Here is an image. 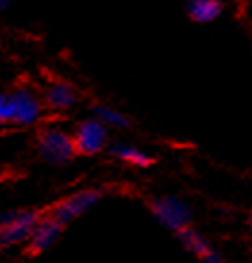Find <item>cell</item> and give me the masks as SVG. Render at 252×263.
Listing matches in <instances>:
<instances>
[{
  "label": "cell",
  "mask_w": 252,
  "mask_h": 263,
  "mask_svg": "<svg viewBox=\"0 0 252 263\" xmlns=\"http://www.w3.org/2000/svg\"><path fill=\"white\" fill-rule=\"evenodd\" d=\"M222 14V2L220 0H191L189 2V15L194 22L208 23Z\"/></svg>",
  "instance_id": "obj_11"
},
{
  "label": "cell",
  "mask_w": 252,
  "mask_h": 263,
  "mask_svg": "<svg viewBox=\"0 0 252 263\" xmlns=\"http://www.w3.org/2000/svg\"><path fill=\"white\" fill-rule=\"evenodd\" d=\"M102 198V190L98 189H83L77 190L74 194H69L67 198H64L62 202L52 208L50 215L54 219L62 223V225H67L75 221L77 217L85 215L87 212H91L95 205L100 202Z\"/></svg>",
  "instance_id": "obj_4"
},
{
  "label": "cell",
  "mask_w": 252,
  "mask_h": 263,
  "mask_svg": "<svg viewBox=\"0 0 252 263\" xmlns=\"http://www.w3.org/2000/svg\"><path fill=\"white\" fill-rule=\"evenodd\" d=\"M95 117H98L108 129H127L129 127V117L121 114L119 110H114L110 106H97L95 108Z\"/></svg>",
  "instance_id": "obj_12"
},
{
  "label": "cell",
  "mask_w": 252,
  "mask_h": 263,
  "mask_svg": "<svg viewBox=\"0 0 252 263\" xmlns=\"http://www.w3.org/2000/svg\"><path fill=\"white\" fill-rule=\"evenodd\" d=\"M223 263H225V261H223Z\"/></svg>",
  "instance_id": "obj_18"
},
{
  "label": "cell",
  "mask_w": 252,
  "mask_h": 263,
  "mask_svg": "<svg viewBox=\"0 0 252 263\" xmlns=\"http://www.w3.org/2000/svg\"><path fill=\"white\" fill-rule=\"evenodd\" d=\"M0 121L2 123H14V100L12 95L0 92Z\"/></svg>",
  "instance_id": "obj_13"
},
{
  "label": "cell",
  "mask_w": 252,
  "mask_h": 263,
  "mask_svg": "<svg viewBox=\"0 0 252 263\" xmlns=\"http://www.w3.org/2000/svg\"><path fill=\"white\" fill-rule=\"evenodd\" d=\"M150 210L156 221L162 227H166L168 231H173L177 234L179 231H183L187 227H191V219H193V210L187 204L183 198L179 196H160L154 198L150 202Z\"/></svg>",
  "instance_id": "obj_3"
},
{
  "label": "cell",
  "mask_w": 252,
  "mask_h": 263,
  "mask_svg": "<svg viewBox=\"0 0 252 263\" xmlns=\"http://www.w3.org/2000/svg\"><path fill=\"white\" fill-rule=\"evenodd\" d=\"M74 140L77 146V154L95 156V154L102 152L108 144V127L98 117H89L77 125Z\"/></svg>",
  "instance_id": "obj_5"
},
{
  "label": "cell",
  "mask_w": 252,
  "mask_h": 263,
  "mask_svg": "<svg viewBox=\"0 0 252 263\" xmlns=\"http://www.w3.org/2000/svg\"><path fill=\"white\" fill-rule=\"evenodd\" d=\"M37 152L46 163L64 165L75 158L77 146H75L74 135H69L58 125H46L45 129L39 133Z\"/></svg>",
  "instance_id": "obj_1"
},
{
  "label": "cell",
  "mask_w": 252,
  "mask_h": 263,
  "mask_svg": "<svg viewBox=\"0 0 252 263\" xmlns=\"http://www.w3.org/2000/svg\"><path fill=\"white\" fill-rule=\"evenodd\" d=\"M4 177H6V165L0 163V179H4Z\"/></svg>",
  "instance_id": "obj_15"
},
{
  "label": "cell",
  "mask_w": 252,
  "mask_h": 263,
  "mask_svg": "<svg viewBox=\"0 0 252 263\" xmlns=\"http://www.w3.org/2000/svg\"><path fill=\"white\" fill-rule=\"evenodd\" d=\"M41 215L35 210H12L0 215V248H12L31 238Z\"/></svg>",
  "instance_id": "obj_2"
},
{
  "label": "cell",
  "mask_w": 252,
  "mask_h": 263,
  "mask_svg": "<svg viewBox=\"0 0 252 263\" xmlns=\"http://www.w3.org/2000/svg\"><path fill=\"white\" fill-rule=\"evenodd\" d=\"M2 127H4V123H2V121H0V131H2Z\"/></svg>",
  "instance_id": "obj_16"
},
{
  "label": "cell",
  "mask_w": 252,
  "mask_h": 263,
  "mask_svg": "<svg viewBox=\"0 0 252 263\" xmlns=\"http://www.w3.org/2000/svg\"><path fill=\"white\" fill-rule=\"evenodd\" d=\"M62 223L54 219L52 215L41 217L35 227V231L31 234V238L27 240V248L33 254H43L46 250H50L56 242H58L60 234H62Z\"/></svg>",
  "instance_id": "obj_7"
},
{
  "label": "cell",
  "mask_w": 252,
  "mask_h": 263,
  "mask_svg": "<svg viewBox=\"0 0 252 263\" xmlns=\"http://www.w3.org/2000/svg\"><path fill=\"white\" fill-rule=\"evenodd\" d=\"M110 154L114 158H118L119 161L131 163L135 167H149L150 163H152V158H150L145 150L133 146V144H127V142L114 144V146L110 148Z\"/></svg>",
  "instance_id": "obj_9"
},
{
  "label": "cell",
  "mask_w": 252,
  "mask_h": 263,
  "mask_svg": "<svg viewBox=\"0 0 252 263\" xmlns=\"http://www.w3.org/2000/svg\"><path fill=\"white\" fill-rule=\"evenodd\" d=\"M12 100H14V123L22 125V127H29L35 125L43 117L45 106L43 100L33 92L31 88H17L12 92Z\"/></svg>",
  "instance_id": "obj_6"
},
{
  "label": "cell",
  "mask_w": 252,
  "mask_h": 263,
  "mask_svg": "<svg viewBox=\"0 0 252 263\" xmlns=\"http://www.w3.org/2000/svg\"><path fill=\"white\" fill-rule=\"evenodd\" d=\"M10 2H12V0H0V10H6V8L10 6Z\"/></svg>",
  "instance_id": "obj_14"
},
{
  "label": "cell",
  "mask_w": 252,
  "mask_h": 263,
  "mask_svg": "<svg viewBox=\"0 0 252 263\" xmlns=\"http://www.w3.org/2000/svg\"><path fill=\"white\" fill-rule=\"evenodd\" d=\"M177 236H179V240H181V244L185 246V250H189L191 254H194V256L201 257V259H204V257L214 250L210 244H208L206 238H204L201 233H196L194 229H191V227H187V229H183V231H179Z\"/></svg>",
  "instance_id": "obj_10"
},
{
  "label": "cell",
  "mask_w": 252,
  "mask_h": 263,
  "mask_svg": "<svg viewBox=\"0 0 252 263\" xmlns=\"http://www.w3.org/2000/svg\"><path fill=\"white\" fill-rule=\"evenodd\" d=\"M250 225H252V215H250Z\"/></svg>",
  "instance_id": "obj_17"
},
{
  "label": "cell",
  "mask_w": 252,
  "mask_h": 263,
  "mask_svg": "<svg viewBox=\"0 0 252 263\" xmlns=\"http://www.w3.org/2000/svg\"><path fill=\"white\" fill-rule=\"evenodd\" d=\"M45 100L52 111H67L77 102V90L66 81H56L46 88Z\"/></svg>",
  "instance_id": "obj_8"
}]
</instances>
